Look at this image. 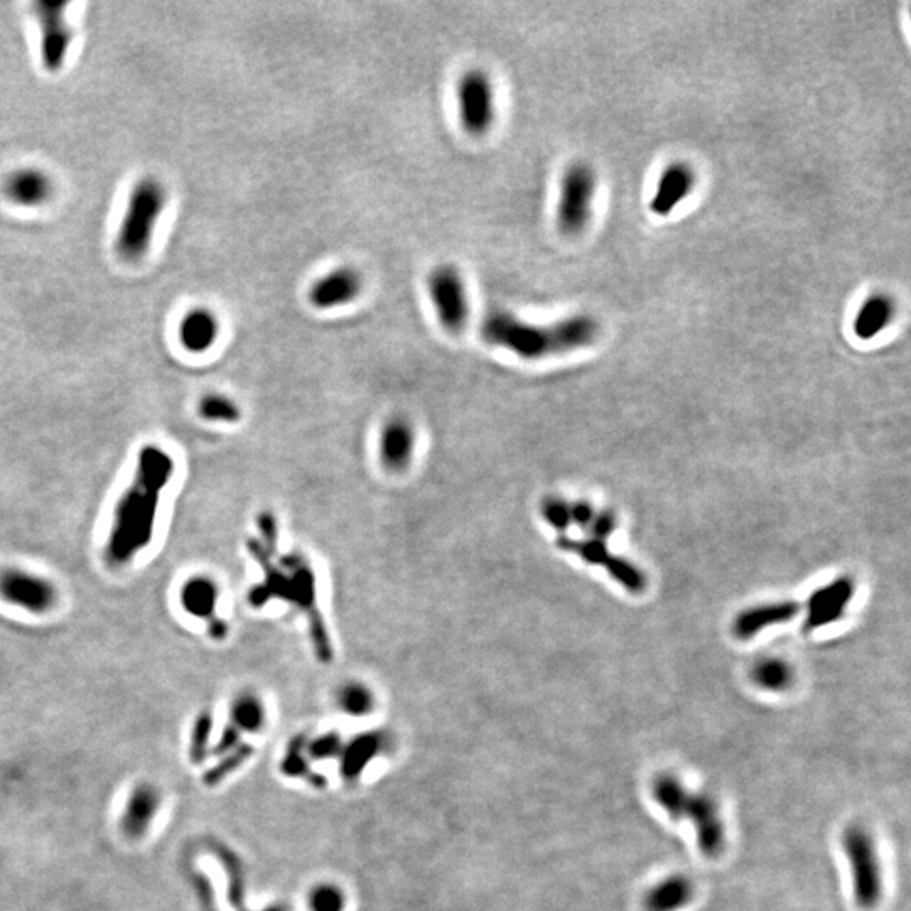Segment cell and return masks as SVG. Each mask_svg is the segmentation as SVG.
<instances>
[{
    "instance_id": "obj_1",
    "label": "cell",
    "mask_w": 911,
    "mask_h": 911,
    "mask_svg": "<svg viewBox=\"0 0 911 911\" xmlns=\"http://www.w3.org/2000/svg\"><path fill=\"white\" fill-rule=\"evenodd\" d=\"M173 475L171 454L157 446L141 449L134 480L120 496L108 535L107 556L115 566H124L151 544L162 490Z\"/></svg>"
},
{
    "instance_id": "obj_2",
    "label": "cell",
    "mask_w": 911,
    "mask_h": 911,
    "mask_svg": "<svg viewBox=\"0 0 911 911\" xmlns=\"http://www.w3.org/2000/svg\"><path fill=\"white\" fill-rule=\"evenodd\" d=\"M485 343L510 351L523 360H540L593 345L599 324L588 314H577L552 324H532L508 311H490L480 328Z\"/></svg>"
},
{
    "instance_id": "obj_3",
    "label": "cell",
    "mask_w": 911,
    "mask_h": 911,
    "mask_svg": "<svg viewBox=\"0 0 911 911\" xmlns=\"http://www.w3.org/2000/svg\"><path fill=\"white\" fill-rule=\"evenodd\" d=\"M166 203L168 191L159 179L144 178L135 184L115 240L120 259L135 264L146 257Z\"/></svg>"
},
{
    "instance_id": "obj_4",
    "label": "cell",
    "mask_w": 911,
    "mask_h": 911,
    "mask_svg": "<svg viewBox=\"0 0 911 911\" xmlns=\"http://www.w3.org/2000/svg\"><path fill=\"white\" fill-rule=\"evenodd\" d=\"M841 846L849 864L854 903L859 910H874L883 898V871L873 834L864 825H849L842 832Z\"/></svg>"
},
{
    "instance_id": "obj_5",
    "label": "cell",
    "mask_w": 911,
    "mask_h": 911,
    "mask_svg": "<svg viewBox=\"0 0 911 911\" xmlns=\"http://www.w3.org/2000/svg\"><path fill=\"white\" fill-rule=\"evenodd\" d=\"M665 815H669L675 822L689 820L696 831L697 847L704 858L717 859L723 856L728 834L721 809L712 795L692 792L689 787H684Z\"/></svg>"
},
{
    "instance_id": "obj_6",
    "label": "cell",
    "mask_w": 911,
    "mask_h": 911,
    "mask_svg": "<svg viewBox=\"0 0 911 911\" xmlns=\"http://www.w3.org/2000/svg\"><path fill=\"white\" fill-rule=\"evenodd\" d=\"M596 173L586 162H574L562 174L556 222L559 232L576 237L586 230L593 216Z\"/></svg>"
},
{
    "instance_id": "obj_7",
    "label": "cell",
    "mask_w": 911,
    "mask_h": 911,
    "mask_svg": "<svg viewBox=\"0 0 911 911\" xmlns=\"http://www.w3.org/2000/svg\"><path fill=\"white\" fill-rule=\"evenodd\" d=\"M282 571L287 572L291 579L292 598L291 604L304 611L309 620V633L313 640L316 657L329 664L333 660V645L329 642L328 630L324 625V618L319 613L318 584L314 576L313 567L299 554H286L279 559Z\"/></svg>"
},
{
    "instance_id": "obj_8",
    "label": "cell",
    "mask_w": 911,
    "mask_h": 911,
    "mask_svg": "<svg viewBox=\"0 0 911 911\" xmlns=\"http://www.w3.org/2000/svg\"><path fill=\"white\" fill-rule=\"evenodd\" d=\"M427 291L439 323L451 335L461 333L469 321V297L463 275L451 264L437 265L427 277Z\"/></svg>"
},
{
    "instance_id": "obj_9",
    "label": "cell",
    "mask_w": 911,
    "mask_h": 911,
    "mask_svg": "<svg viewBox=\"0 0 911 911\" xmlns=\"http://www.w3.org/2000/svg\"><path fill=\"white\" fill-rule=\"evenodd\" d=\"M458 114L464 132L481 137L496 119L495 88L488 73L469 70L458 81Z\"/></svg>"
},
{
    "instance_id": "obj_10",
    "label": "cell",
    "mask_w": 911,
    "mask_h": 911,
    "mask_svg": "<svg viewBox=\"0 0 911 911\" xmlns=\"http://www.w3.org/2000/svg\"><path fill=\"white\" fill-rule=\"evenodd\" d=\"M417 429L404 416L390 417L378 432V463L390 475H404L416 458Z\"/></svg>"
},
{
    "instance_id": "obj_11",
    "label": "cell",
    "mask_w": 911,
    "mask_h": 911,
    "mask_svg": "<svg viewBox=\"0 0 911 911\" xmlns=\"http://www.w3.org/2000/svg\"><path fill=\"white\" fill-rule=\"evenodd\" d=\"M68 4H48L38 2L36 16L41 26V60L43 66L51 73L60 71L65 66L68 49L73 41V29L66 21Z\"/></svg>"
},
{
    "instance_id": "obj_12",
    "label": "cell",
    "mask_w": 911,
    "mask_h": 911,
    "mask_svg": "<svg viewBox=\"0 0 911 911\" xmlns=\"http://www.w3.org/2000/svg\"><path fill=\"white\" fill-rule=\"evenodd\" d=\"M557 545H559V549L566 550V552H574L589 564L603 566L606 571L610 572L611 577H615L616 581L631 593H642L645 589L647 583H645V576L642 572L625 559L611 556L608 544L603 540L593 539V537L583 540L559 537Z\"/></svg>"
},
{
    "instance_id": "obj_13",
    "label": "cell",
    "mask_w": 911,
    "mask_h": 911,
    "mask_svg": "<svg viewBox=\"0 0 911 911\" xmlns=\"http://www.w3.org/2000/svg\"><path fill=\"white\" fill-rule=\"evenodd\" d=\"M0 596L36 615L46 613L56 603V589L48 579L21 569H7L0 574Z\"/></svg>"
},
{
    "instance_id": "obj_14",
    "label": "cell",
    "mask_w": 911,
    "mask_h": 911,
    "mask_svg": "<svg viewBox=\"0 0 911 911\" xmlns=\"http://www.w3.org/2000/svg\"><path fill=\"white\" fill-rule=\"evenodd\" d=\"M362 291V274L351 265H343L314 282L309 289L308 299L313 308L326 311L350 304Z\"/></svg>"
},
{
    "instance_id": "obj_15",
    "label": "cell",
    "mask_w": 911,
    "mask_h": 911,
    "mask_svg": "<svg viewBox=\"0 0 911 911\" xmlns=\"http://www.w3.org/2000/svg\"><path fill=\"white\" fill-rule=\"evenodd\" d=\"M162 793L152 783H139L130 792L120 817V831L130 841H141L151 829L152 822L159 814Z\"/></svg>"
},
{
    "instance_id": "obj_16",
    "label": "cell",
    "mask_w": 911,
    "mask_h": 911,
    "mask_svg": "<svg viewBox=\"0 0 911 911\" xmlns=\"http://www.w3.org/2000/svg\"><path fill=\"white\" fill-rule=\"evenodd\" d=\"M852 593H854V586H852L851 579H846V577H841L834 583L814 591L807 604L809 615L805 620V630H817V628L841 620L847 603L851 601Z\"/></svg>"
},
{
    "instance_id": "obj_17",
    "label": "cell",
    "mask_w": 911,
    "mask_h": 911,
    "mask_svg": "<svg viewBox=\"0 0 911 911\" xmlns=\"http://www.w3.org/2000/svg\"><path fill=\"white\" fill-rule=\"evenodd\" d=\"M697 176L685 162H674L664 169L658 179L657 191L650 201V210L658 216H667L690 196L696 188Z\"/></svg>"
},
{
    "instance_id": "obj_18",
    "label": "cell",
    "mask_w": 911,
    "mask_h": 911,
    "mask_svg": "<svg viewBox=\"0 0 911 911\" xmlns=\"http://www.w3.org/2000/svg\"><path fill=\"white\" fill-rule=\"evenodd\" d=\"M4 191L14 205L34 208L49 201L53 195V181L41 169L26 168L14 171L6 179Z\"/></svg>"
},
{
    "instance_id": "obj_19",
    "label": "cell",
    "mask_w": 911,
    "mask_h": 911,
    "mask_svg": "<svg viewBox=\"0 0 911 911\" xmlns=\"http://www.w3.org/2000/svg\"><path fill=\"white\" fill-rule=\"evenodd\" d=\"M802 611V606L795 601L763 604L746 610L734 620L733 631L739 640H750L756 633L773 625H782L793 620Z\"/></svg>"
},
{
    "instance_id": "obj_20",
    "label": "cell",
    "mask_w": 911,
    "mask_h": 911,
    "mask_svg": "<svg viewBox=\"0 0 911 911\" xmlns=\"http://www.w3.org/2000/svg\"><path fill=\"white\" fill-rule=\"evenodd\" d=\"M694 898V885L684 874H670L648 888L643 896L647 911H680Z\"/></svg>"
},
{
    "instance_id": "obj_21",
    "label": "cell",
    "mask_w": 911,
    "mask_h": 911,
    "mask_svg": "<svg viewBox=\"0 0 911 911\" xmlns=\"http://www.w3.org/2000/svg\"><path fill=\"white\" fill-rule=\"evenodd\" d=\"M220 335V323L210 309H191L179 324L181 345L191 353H205L215 345Z\"/></svg>"
},
{
    "instance_id": "obj_22",
    "label": "cell",
    "mask_w": 911,
    "mask_h": 911,
    "mask_svg": "<svg viewBox=\"0 0 911 911\" xmlns=\"http://www.w3.org/2000/svg\"><path fill=\"white\" fill-rule=\"evenodd\" d=\"M896 302L885 292H874L863 302L854 319V333L859 340H873L895 318Z\"/></svg>"
},
{
    "instance_id": "obj_23",
    "label": "cell",
    "mask_w": 911,
    "mask_h": 911,
    "mask_svg": "<svg viewBox=\"0 0 911 911\" xmlns=\"http://www.w3.org/2000/svg\"><path fill=\"white\" fill-rule=\"evenodd\" d=\"M218 599V584L208 576L191 577L181 589V604L184 611L195 618L205 620L206 623L216 618Z\"/></svg>"
},
{
    "instance_id": "obj_24",
    "label": "cell",
    "mask_w": 911,
    "mask_h": 911,
    "mask_svg": "<svg viewBox=\"0 0 911 911\" xmlns=\"http://www.w3.org/2000/svg\"><path fill=\"white\" fill-rule=\"evenodd\" d=\"M792 669L782 660L766 658L753 669V680L761 689L770 692H782L792 684Z\"/></svg>"
},
{
    "instance_id": "obj_25",
    "label": "cell",
    "mask_w": 911,
    "mask_h": 911,
    "mask_svg": "<svg viewBox=\"0 0 911 911\" xmlns=\"http://www.w3.org/2000/svg\"><path fill=\"white\" fill-rule=\"evenodd\" d=\"M200 416L210 422L235 424L242 419V410L227 395L208 394L201 399Z\"/></svg>"
},
{
    "instance_id": "obj_26",
    "label": "cell",
    "mask_w": 911,
    "mask_h": 911,
    "mask_svg": "<svg viewBox=\"0 0 911 911\" xmlns=\"http://www.w3.org/2000/svg\"><path fill=\"white\" fill-rule=\"evenodd\" d=\"M264 721V707L257 697L243 694L233 702L232 726L238 731H255Z\"/></svg>"
},
{
    "instance_id": "obj_27",
    "label": "cell",
    "mask_w": 911,
    "mask_h": 911,
    "mask_svg": "<svg viewBox=\"0 0 911 911\" xmlns=\"http://www.w3.org/2000/svg\"><path fill=\"white\" fill-rule=\"evenodd\" d=\"M338 701H340V706L346 712L360 716V714H365L373 707L372 690L368 689L367 685L350 682V684L341 687Z\"/></svg>"
},
{
    "instance_id": "obj_28",
    "label": "cell",
    "mask_w": 911,
    "mask_h": 911,
    "mask_svg": "<svg viewBox=\"0 0 911 911\" xmlns=\"http://www.w3.org/2000/svg\"><path fill=\"white\" fill-rule=\"evenodd\" d=\"M211 726H213V719H211L210 712H201L200 716L196 717L193 731H191V744H189V756L193 763H203L206 760Z\"/></svg>"
},
{
    "instance_id": "obj_29",
    "label": "cell",
    "mask_w": 911,
    "mask_h": 911,
    "mask_svg": "<svg viewBox=\"0 0 911 911\" xmlns=\"http://www.w3.org/2000/svg\"><path fill=\"white\" fill-rule=\"evenodd\" d=\"M540 513L545 522L557 532H566L571 527V503H567L559 496H549L540 505Z\"/></svg>"
},
{
    "instance_id": "obj_30",
    "label": "cell",
    "mask_w": 911,
    "mask_h": 911,
    "mask_svg": "<svg viewBox=\"0 0 911 911\" xmlns=\"http://www.w3.org/2000/svg\"><path fill=\"white\" fill-rule=\"evenodd\" d=\"M250 755H252V748H248V746H238L235 753L227 756V758H223L218 765L213 766V768L206 773L205 777H203L206 785H208V787H215V785H218V783L222 782L223 778H227L230 773L237 770L238 766H242Z\"/></svg>"
},
{
    "instance_id": "obj_31",
    "label": "cell",
    "mask_w": 911,
    "mask_h": 911,
    "mask_svg": "<svg viewBox=\"0 0 911 911\" xmlns=\"http://www.w3.org/2000/svg\"><path fill=\"white\" fill-rule=\"evenodd\" d=\"M257 527H259V539H257V542L269 554V557H274L279 552V522H277V517L270 510H264L257 517Z\"/></svg>"
},
{
    "instance_id": "obj_32",
    "label": "cell",
    "mask_w": 911,
    "mask_h": 911,
    "mask_svg": "<svg viewBox=\"0 0 911 911\" xmlns=\"http://www.w3.org/2000/svg\"><path fill=\"white\" fill-rule=\"evenodd\" d=\"M589 530H591V537H593V539L606 542V540L610 539V535L616 530L615 515L611 512L596 513L593 523L589 525Z\"/></svg>"
},
{
    "instance_id": "obj_33",
    "label": "cell",
    "mask_w": 911,
    "mask_h": 911,
    "mask_svg": "<svg viewBox=\"0 0 911 911\" xmlns=\"http://www.w3.org/2000/svg\"><path fill=\"white\" fill-rule=\"evenodd\" d=\"M313 906L316 911H340V895L329 888H323L314 895Z\"/></svg>"
},
{
    "instance_id": "obj_34",
    "label": "cell",
    "mask_w": 911,
    "mask_h": 911,
    "mask_svg": "<svg viewBox=\"0 0 911 911\" xmlns=\"http://www.w3.org/2000/svg\"><path fill=\"white\" fill-rule=\"evenodd\" d=\"M594 517H596V512L594 508L586 502H576L571 505V520L572 523H576L579 527L586 529L591 523H593Z\"/></svg>"
},
{
    "instance_id": "obj_35",
    "label": "cell",
    "mask_w": 911,
    "mask_h": 911,
    "mask_svg": "<svg viewBox=\"0 0 911 911\" xmlns=\"http://www.w3.org/2000/svg\"><path fill=\"white\" fill-rule=\"evenodd\" d=\"M238 736H240V731L230 724V726L223 731L220 743L216 744V753H225V751L233 750V748L237 746Z\"/></svg>"
},
{
    "instance_id": "obj_36",
    "label": "cell",
    "mask_w": 911,
    "mask_h": 911,
    "mask_svg": "<svg viewBox=\"0 0 911 911\" xmlns=\"http://www.w3.org/2000/svg\"><path fill=\"white\" fill-rule=\"evenodd\" d=\"M208 625V635H210L213 640H223L227 638L228 635V625L227 621L222 620V618H213V620L206 623Z\"/></svg>"
}]
</instances>
